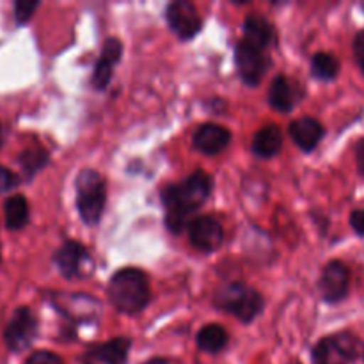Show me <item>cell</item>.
<instances>
[{
    "label": "cell",
    "mask_w": 364,
    "mask_h": 364,
    "mask_svg": "<svg viewBox=\"0 0 364 364\" xmlns=\"http://www.w3.org/2000/svg\"><path fill=\"white\" fill-rule=\"evenodd\" d=\"M212 192V180L203 171H198L178 185H169L162 191V203L167 208L166 224L178 233L187 226V220Z\"/></svg>",
    "instance_id": "1"
},
{
    "label": "cell",
    "mask_w": 364,
    "mask_h": 364,
    "mask_svg": "<svg viewBox=\"0 0 364 364\" xmlns=\"http://www.w3.org/2000/svg\"><path fill=\"white\" fill-rule=\"evenodd\" d=\"M109 299L114 308L124 315L142 311L151 299L148 276L139 269L117 270L109 283Z\"/></svg>",
    "instance_id": "2"
},
{
    "label": "cell",
    "mask_w": 364,
    "mask_h": 364,
    "mask_svg": "<svg viewBox=\"0 0 364 364\" xmlns=\"http://www.w3.org/2000/svg\"><path fill=\"white\" fill-rule=\"evenodd\" d=\"M213 302L217 308L231 313L245 323L252 322L265 308L262 295L255 288L244 283H231L220 287L213 297Z\"/></svg>",
    "instance_id": "3"
},
{
    "label": "cell",
    "mask_w": 364,
    "mask_h": 364,
    "mask_svg": "<svg viewBox=\"0 0 364 364\" xmlns=\"http://www.w3.org/2000/svg\"><path fill=\"white\" fill-rule=\"evenodd\" d=\"M107 187L102 174L92 169L82 171L77 176V208L80 219L87 226H95L102 219L105 208Z\"/></svg>",
    "instance_id": "4"
},
{
    "label": "cell",
    "mask_w": 364,
    "mask_h": 364,
    "mask_svg": "<svg viewBox=\"0 0 364 364\" xmlns=\"http://www.w3.org/2000/svg\"><path fill=\"white\" fill-rule=\"evenodd\" d=\"M363 343L350 331L322 338L311 350L313 364H352L361 355Z\"/></svg>",
    "instance_id": "5"
},
{
    "label": "cell",
    "mask_w": 364,
    "mask_h": 364,
    "mask_svg": "<svg viewBox=\"0 0 364 364\" xmlns=\"http://www.w3.org/2000/svg\"><path fill=\"white\" fill-rule=\"evenodd\" d=\"M350 290V270L340 259H333L322 269L318 279L320 297L327 304H338L345 301Z\"/></svg>",
    "instance_id": "6"
},
{
    "label": "cell",
    "mask_w": 364,
    "mask_h": 364,
    "mask_svg": "<svg viewBox=\"0 0 364 364\" xmlns=\"http://www.w3.org/2000/svg\"><path fill=\"white\" fill-rule=\"evenodd\" d=\"M36 333H38V320L34 313L28 308H18L4 331V340L13 352H23L25 348L31 347Z\"/></svg>",
    "instance_id": "7"
},
{
    "label": "cell",
    "mask_w": 364,
    "mask_h": 364,
    "mask_svg": "<svg viewBox=\"0 0 364 364\" xmlns=\"http://www.w3.org/2000/svg\"><path fill=\"white\" fill-rule=\"evenodd\" d=\"M166 18L169 27L181 39H192L196 34H199L203 27V20L198 9L194 7V4L187 2V0L171 2L166 9Z\"/></svg>",
    "instance_id": "8"
},
{
    "label": "cell",
    "mask_w": 364,
    "mask_h": 364,
    "mask_svg": "<svg viewBox=\"0 0 364 364\" xmlns=\"http://www.w3.org/2000/svg\"><path fill=\"white\" fill-rule=\"evenodd\" d=\"M235 60H237L238 73L242 80L249 85H258L259 80L265 75L267 68L270 66V60L262 50L247 45L245 41L238 43L235 50Z\"/></svg>",
    "instance_id": "9"
},
{
    "label": "cell",
    "mask_w": 364,
    "mask_h": 364,
    "mask_svg": "<svg viewBox=\"0 0 364 364\" xmlns=\"http://www.w3.org/2000/svg\"><path fill=\"white\" fill-rule=\"evenodd\" d=\"M191 242L196 249L203 252H212L223 245V226L213 217H198L188 224Z\"/></svg>",
    "instance_id": "10"
},
{
    "label": "cell",
    "mask_w": 364,
    "mask_h": 364,
    "mask_svg": "<svg viewBox=\"0 0 364 364\" xmlns=\"http://www.w3.org/2000/svg\"><path fill=\"white\" fill-rule=\"evenodd\" d=\"M53 262H55L60 274L64 277H68V279H71V277H80L84 274L85 263L89 262V252L78 242L68 240L53 255Z\"/></svg>",
    "instance_id": "11"
},
{
    "label": "cell",
    "mask_w": 364,
    "mask_h": 364,
    "mask_svg": "<svg viewBox=\"0 0 364 364\" xmlns=\"http://www.w3.org/2000/svg\"><path fill=\"white\" fill-rule=\"evenodd\" d=\"M121 53H123V46H121L119 39H107L105 45H103L102 55H100L98 63L95 64V71H92V87L103 91L109 85V82L112 80L114 66L119 63Z\"/></svg>",
    "instance_id": "12"
},
{
    "label": "cell",
    "mask_w": 364,
    "mask_h": 364,
    "mask_svg": "<svg viewBox=\"0 0 364 364\" xmlns=\"http://www.w3.org/2000/svg\"><path fill=\"white\" fill-rule=\"evenodd\" d=\"M128 352H130V340L116 338L91 348L82 359V364H127Z\"/></svg>",
    "instance_id": "13"
},
{
    "label": "cell",
    "mask_w": 364,
    "mask_h": 364,
    "mask_svg": "<svg viewBox=\"0 0 364 364\" xmlns=\"http://www.w3.org/2000/svg\"><path fill=\"white\" fill-rule=\"evenodd\" d=\"M290 135L294 139L295 144L302 149V151L309 153L320 144V141L326 135V128L315 117H299V119L291 121L290 124Z\"/></svg>",
    "instance_id": "14"
},
{
    "label": "cell",
    "mask_w": 364,
    "mask_h": 364,
    "mask_svg": "<svg viewBox=\"0 0 364 364\" xmlns=\"http://www.w3.org/2000/svg\"><path fill=\"white\" fill-rule=\"evenodd\" d=\"M231 134L228 128L215 123H206L198 128L194 134V148L205 155H217L223 151L230 142Z\"/></svg>",
    "instance_id": "15"
},
{
    "label": "cell",
    "mask_w": 364,
    "mask_h": 364,
    "mask_svg": "<svg viewBox=\"0 0 364 364\" xmlns=\"http://www.w3.org/2000/svg\"><path fill=\"white\" fill-rule=\"evenodd\" d=\"M269 102L274 109L281 110V112H290L299 102L297 84H294L288 77L277 75L270 84Z\"/></svg>",
    "instance_id": "16"
},
{
    "label": "cell",
    "mask_w": 364,
    "mask_h": 364,
    "mask_svg": "<svg viewBox=\"0 0 364 364\" xmlns=\"http://www.w3.org/2000/svg\"><path fill=\"white\" fill-rule=\"evenodd\" d=\"M274 39V28L267 18L259 14H251L244 23V41L258 50L269 48Z\"/></svg>",
    "instance_id": "17"
},
{
    "label": "cell",
    "mask_w": 364,
    "mask_h": 364,
    "mask_svg": "<svg viewBox=\"0 0 364 364\" xmlns=\"http://www.w3.org/2000/svg\"><path fill=\"white\" fill-rule=\"evenodd\" d=\"M281 148H283V134L276 124L263 127L262 130L256 132L255 139H252V151L262 159H270V156L277 155Z\"/></svg>",
    "instance_id": "18"
},
{
    "label": "cell",
    "mask_w": 364,
    "mask_h": 364,
    "mask_svg": "<svg viewBox=\"0 0 364 364\" xmlns=\"http://www.w3.org/2000/svg\"><path fill=\"white\" fill-rule=\"evenodd\" d=\"M196 343L203 352L217 354L228 345V333L219 323H210L199 331L198 336H196Z\"/></svg>",
    "instance_id": "19"
},
{
    "label": "cell",
    "mask_w": 364,
    "mask_h": 364,
    "mask_svg": "<svg viewBox=\"0 0 364 364\" xmlns=\"http://www.w3.org/2000/svg\"><path fill=\"white\" fill-rule=\"evenodd\" d=\"M341 64L334 53L316 52L311 59V75L322 82H331L340 75Z\"/></svg>",
    "instance_id": "20"
},
{
    "label": "cell",
    "mask_w": 364,
    "mask_h": 364,
    "mask_svg": "<svg viewBox=\"0 0 364 364\" xmlns=\"http://www.w3.org/2000/svg\"><path fill=\"white\" fill-rule=\"evenodd\" d=\"M4 213H6V226L9 230L16 231L25 228L28 223V203L23 196H11L4 205Z\"/></svg>",
    "instance_id": "21"
},
{
    "label": "cell",
    "mask_w": 364,
    "mask_h": 364,
    "mask_svg": "<svg viewBox=\"0 0 364 364\" xmlns=\"http://www.w3.org/2000/svg\"><path fill=\"white\" fill-rule=\"evenodd\" d=\"M46 162H48V155H46V151H43L41 148L27 149V151L20 156L21 167H23V171H27L28 174L38 173Z\"/></svg>",
    "instance_id": "22"
},
{
    "label": "cell",
    "mask_w": 364,
    "mask_h": 364,
    "mask_svg": "<svg viewBox=\"0 0 364 364\" xmlns=\"http://www.w3.org/2000/svg\"><path fill=\"white\" fill-rule=\"evenodd\" d=\"M39 7L38 2H28V0H18L14 4V16H16L18 23H25L28 18L32 16L36 9Z\"/></svg>",
    "instance_id": "23"
},
{
    "label": "cell",
    "mask_w": 364,
    "mask_h": 364,
    "mask_svg": "<svg viewBox=\"0 0 364 364\" xmlns=\"http://www.w3.org/2000/svg\"><path fill=\"white\" fill-rule=\"evenodd\" d=\"M25 364H64V361L59 358V355L53 354V352L39 350V352H34L32 355H28L27 363Z\"/></svg>",
    "instance_id": "24"
},
{
    "label": "cell",
    "mask_w": 364,
    "mask_h": 364,
    "mask_svg": "<svg viewBox=\"0 0 364 364\" xmlns=\"http://www.w3.org/2000/svg\"><path fill=\"white\" fill-rule=\"evenodd\" d=\"M348 224H350L352 231H354L358 237L364 238V208L352 210L350 217H348Z\"/></svg>",
    "instance_id": "25"
},
{
    "label": "cell",
    "mask_w": 364,
    "mask_h": 364,
    "mask_svg": "<svg viewBox=\"0 0 364 364\" xmlns=\"http://www.w3.org/2000/svg\"><path fill=\"white\" fill-rule=\"evenodd\" d=\"M352 50H354L355 63H358L359 70H361L364 75V28L355 34L354 43H352Z\"/></svg>",
    "instance_id": "26"
},
{
    "label": "cell",
    "mask_w": 364,
    "mask_h": 364,
    "mask_svg": "<svg viewBox=\"0 0 364 364\" xmlns=\"http://www.w3.org/2000/svg\"><path fill=\"white\" fill-rule=\"evenodd\" d=\"M18 185V176L7 167L0 166V192H7Z\"/></svg>",
    "instance_id": "27"
},
{
    "label": "cell",
    "mask_w": 364,
    "mask_h": 364,
    "mask_svg": "<svg viewBox=\"0 0 364 364\" xmlns=\"http://www.w3.org/2000/svg\"><path fill=\"white\" fill-rule=\"evenodd\" d=\"M355 164H358L359 174L364 178V137L359 139L358 144H355Z\"/></svg>",
    "instance_id": "28"
},
{
    "label": "cell",
    "mask_w": 364,
    "mask_h": 364,
    "mask_svg": "<svg viewBox=\"0 0 364 364\" xmlns=\"http://www.w3.org/2000/svg\"><path fill=\"white\" fill-rule=\"evenodd\" d=\"M144 364H169L166 361V359H149V361H146Z\"/></svg>",
    "instance_id": "29"
},
{
    "label": "cell",
    "mask_w": 364,
    "mask_h": 364,
    "mask_svg": "<svg viewBox=\"0 0 364 364\" xmlns=\"http://www.w3.org/2000/svg\"><path fill=\"white\" fill-rule=\"evenodd\" d=\"M359 9H361V11H363V13H364V2H361V4H359Z\"/></svg>",
    "instance_id": "30"
},
{
    "label": "cell",
    "mask_w": 364,
    "mask_h": 364,
    "mask_svg": "<svg viewBox=\"0 0 364 364\" xmlns=\"http://www.w3.org/2000/svg\"><path fill=\"white\" fill-rule=\"evenodd\" d=\"M361 358H363V363H364V345H363V350H361Z\"/></svg>",
    "instance_id": "31"
}]
</instances>
